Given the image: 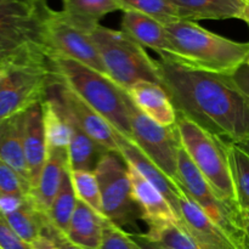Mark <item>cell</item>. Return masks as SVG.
<instances>
[{"mask_svg":"<svg viewBox=\"0 0 249 249\" xmlns=\"http://www.w3.org/2000/svg\"><path fill=\"white\" fill-rule=\"evenodd\" d=\"M44 237H46L48 240H50L53 245L56 246L57 249H82L78 246L73 245L70 240L67 238L65 232H62L61 230H58L56 226H53L50 221H48V224L45 225L43 230Z\"/></svg>","mask_w":249,"mask_h":249,"instance_id":"cell-35","label":"cell"},{"mask_svg":"<svg viewBox=\"0 0 249 249\" xmlns=\"http://www.w3.org/2000/svg\"><path fill=\"white\" fill-rule=\"evenodd\" d=\"M71 124H72V138L68 146V167L71 170L95 172L100 160L108 151L104 150L101 146L97 145L72 121H71Z\"/></svg>","mask_w":249,"mask_h":249,"instance_id":"cell-26","label":"cell"},{"mask_svg":"<svg viewBox=\"0 0 249 249\" xmlns=\"http://www.w3.org/2000/svg\"><path fill=\"white\" fill-rule=\"evenodd\" d=\"M77 202L78 197L75 195L74 187H73L72 179H71V170L68 167L63 174L60 190H58L57 195L53 198V203L48 211L49 221L62 232H67L68 225H70L71 218H72L73 212L77 206Z\"/></svg>","mask_w":249,"mask_h":249,"instance_id":"cell-27","label":"cell"},{"mask_svg":"<svg viewBox=\"0 0 249 249\" xmlns=\"http://www.w3.org/2000/svg\"><path fill=\"white\" fill-rule=\"evenodd\" d=\"M178 178L190 198L211 220L230 235L238 248L242 249L240 207L219 198L213 187L194 164L184 147L180 148L178 156Z\"/></svg>","mask_w":249,"mask_h":249,"instance_id":"cell-10","label":"cell"},{"mask_svg":"<svg viewBox=\"0 0 249 249\" xmlns=\"http://www.w3.org/2000/svg\"><path fill=\"white\" fill-rule=\"evenodd\" d=\"M172 53L167 62L198 72L231 77L247 63L249 43H238L197 24L179 19L165 24Z\"/></svg>","mask_w":249,"mask_h":249,"instance_id":"cell-3","label":"cell"},{"mask_svg":"<svg viewBox=\"0 0 249 249\" xmlns=\"http://www.w3.org/2000/svg\"><path fill=\"white\" fill-rule=\"evenodd\" d=\"M71 179H72V184L78 199L87 203L97 213L102 214L101 192H100L99 181H97L95 172L71 170Z\"/></svg>","mask_w":249,"mask_h":249,"instance_id":"cell-31","label":"cell"},{"mask_svg":"<svg viewBox=\"0 0 249 249\" xmlns=\"http://www.w3.org/2000/svg\"><path fill=\"white\" fill-rule=\"evenodd\" d=\"M114 139L118 146V152L126 162V164L135 168L147 181H150L156 189L162 192L163 196L168 199L175 213L180 219L179 201L185 194V190L181 184H178L174 180L170 179L164 172L155 162L148 158V156L136 145L134 141L119 134L114 130Z\"/></svg>","mask_w":249,"mask_h":249,"instance_id":"cell-13","label":"cell"},{"mask_svg":"<svg viewBox=\"0 0 249 249\" xmlns=\"http://www.w3.org/2000/svg\"><path fill=\"white\" fill-rule=\"evenodd\" d=\"M180 19L196 22L199 19L240 18L245 0H172Z\"/></svg>","mask_w":249,"mask_h":249,"instance_id":"cell-21","label":"cell"},{"mask_svg":"<svg viewBox=\"0 0 249 249\" xmlns=\"http://www.w3.org/2000/svg\"><path fill=\"white\" fill-rule=\"evenodd\" d=\"M240 19H242V21L247 22V23L249 24V0H247V1H246L245 9H243L242 14H241Z\"/></svg>","mask_w":249,"mask_h":249,"instance_id":"cell-40","label":"cell"},{"mask_svg":"<svg viewBox=\"0 0 249 249\" xmlns=\"http://www.w3.org/2000/svg\"><path fill=\"white\" fill-rule=\"evenodd\" d=\"M0 249H1V248H0Z\"/></svg>","mask_w":249,"mask_h":249,"instance_id":"cell-45","label":"cell"},{"mask_svg":"<svg viewBox=\"0 0 249 249\" xmlns=\"http://www.w3.org/2000/svg\"><path fill=\"white\" fill-rule=\"evenodd\" d=\"M41 104L31 107L23 113V150L32 191L38 184L48 156Z\"/></svg>","mask_w":249,"mask_h":249,"instance_id":"cell-16","label":"cell"},{"mask_svg":"<svg viewBox=\"0 0 249 249\" xmlns=\"http://www.w3.org/2000/svg\"><path fill=\"white\" fill-rule=\"evenodd\" d=\"M0 248L1 249H34L33 246L22 240L11 226L0 215Z\"/></svg>","mask_w":249,"mask_h":249,"instance_id":"cell-34","label":"cell"},{"mask_svg":"<svg viewBox=\"0 0 249 249\" xmlns=\"http://www.w3.org/2000/svg\"><path fill=\"white\" fill-rule=\"evenodd\" d=\"M100 249H136L129 233L116 224L106 221L104 229V237Z\"/></svg>","mask_w":249,"mask_h":249,"instance_id":"cell-33","label":"cell"},{"mask_svg":"<svg viewBox=\"0 0 249 249\" xmlns=\"http://www.w3.org/2000/svg\"><path fill=\"white\" fill-rule=\"evenodd\" d=\"M122 11H135L155 18L162 24L179 21V12L172 0H119Z\"/></svg>","mask_w":249,"mask_h":249,"instance_id":"cell-29","label":"cell"},{"mask_svg":"<svg viewBox=\"0 0 249 249\" xmlns=\"http://www.w3.org/2000/svg\"><path fill=\"white\" fill-rule=\"evenodd\" d=\"M95 175L101 192L102 214L119 228L142 219L140 208L133 196L128 165L121 153L107 152L100 160Z\"/></svg>","mask_w":249,"mask_h":249,"instance_id":"cell-8","label":"cell"},{"mask_svg":"<svg viewBox=\"0 0 249 249\" xmlns=\"http://www.w3.org/2000/svg\"><path fill=\"white\" fill-rule=\"evenodd\" d=\"M125 106L130 121L133 140L152 162L172 180L181 184L178 178V156L182 147L177 124L163 126L138 108L125 91Z\"/></svg>","mask_w":249,"mask_h":249,"instance_id":"cell-9","label":"cell"},{"mask_svg":"<svg viewBox=\"0 0 249 249\" xmlns=\"http://www.w3.org/2000/svg\"><path fill=\"white\" fill-rule=\"evenodd\" d=\"M106 221L102 214L78 199L66 236L82 249H100Z\"/></svg>","mask_w":249,"mask_h":249,"instance_id":"cell-19","label":"cell"},{"mask_svg":"<svg viewBox=\"0 0 249 249\" xmlns=\"http://www.w3.org/2000/svg\"><path fill=\"white\" fill-rule=\"evenodd\" d=\"M126 165L133 196L142 214V220L148 225V230L180 220L172 204L163 196L162 192L147 181L135 168Z\"/></svg>","mask_w":249,"mask_h":249,"instance_id":"cell-15","label":"cell"},{"mask_svg":"<svg viewBox=\"0 0 249 249\" xmlns=\"http://www.w3.org/2000/svg\"><path fill=\"white\" fill-rule=\"evenodd\" d=\"M180 221L201 249H240L226 231L206 215L185 194L179 201Z\"/></svg>","mask_w":249,"mask_h":249,"instance_id":"cell-14","label":"cell"},{"mask_svg":"<svg viewBox=\"0 0 249 249\" xmlns=\"http://www.w3.org/2000/svg\"><path fill=\"white\" fill-rule=\"evenodd\" d=\"M129 237L136 249H165L147 233H129Z\"/></svg>","mask_w":249,"mask_h":249,"instance_id":"cell-37","label":"cell"},{"mask_svg":"<svg viewBox=\"0 0 249 249\" xmlns=\"http://www.w3.org/2000/svg\"><path fill=\"white\" fill-rule=\"evenodd\" d=\"M119 10V0H62L61 11L75 26L90 32L102 17Z\"/></svg>","mask_w":249,"mask_h":249,"instance_id":"cell-24","label":"cell"},{"mask_svg":"<svg viewBox=\"0 0 249 249\" xmlns=\"http://www.w3.org/2000/svg\"><path fill=\"white\" fill-rule=\"evenodd\" d=\"M247 65L249 66V57H248V60H247Z\"/></svg>","mask_w":249,"mask_h":249,"instance_id":"cell-42","label":"cell"},{"mask_svg":"<svg viewBox=\"0 0 249 249\" xmlns=\"http://www.w3.org/2000/svg\"><path fill=\"white\" fill-rule=\"evenodd\" d=\"M241 245L249 249V208L241 209Z\"/></svg>","mask_w":249,"mask_h":249,"instance_id":"cell-38","label":"cell"},{"mask_svg":"<svg viewBox=\"0 0 249 249\" xmlns=\"http://www.w3.org/2000/svg\"><path fill=\"white\" fill-rule=\"evenodd\" d=\"M50 62L62 84L99 112L114 130L133 140L125 106V90L119 88L107 75L78 61L50 55Z\"/></svg>","mask_w":249,"mask_h":249,"instance_id":"cell-4","label":"cell"},{"mask_svg":"<svg viewBox=\"0 0 249 249\" xmlns=\"http://www.w3.org/2000/svg\"><path fill=\"white\" fill-rule=\"evenodd\" d=\"M23 113L0 121V160L29 182L23 150Z\"/></svg>","mask_w":249,"mask_h":249,"instance_id":"cell-22","label":"cell"},{"mask_svg":"<svg viewBox=\"0 0 249 249\" xmlns=\"http://www.w3.org/2000/svg\"><path fill=\"white\" fill-rule=\"evenodd\" d=\"M32 246H33L34 249H57L50 240H48L44 236H40Z\"/></svg>","mask_w":249,"mask_h":249,"instance_id":"cell-39","label":"cell"},{"mask_svg":"<svg viewBox=\"0 0 249 249\" xmlns=\"http://www.w3.org/2000/svg\"><path fill=\"white\" fill-rule=\"evenodd\" d=\"M68 168V148L48 147L45 164L32 197L39 208L48 214L49 208L61 187L63 174Z\"/></svg>","mask_w":249,"mask_h":249,"instance_id":"cell-20","label":"cell"},{"mask_svg":"<svg viewBox=\"0 0 249 249\" xmlns=\"http://www.w3.org/2000/svg\"><path fill=\"white\" fill-rule=\"evenodd\" d=\"M177 113V126L181 145L194 164L213 187L219 198L228 203L237 204L226 143L185 114L178 111Z\"/></svg>","mask_w":249,"mask_h":249,"instance_id":"cell-6","label":"cell"},{"mask_svg":"<svg viewBox=\"0 0 249 249\" xmlns=\"http://www.w3.org/2000/svg\"><path fill=\"white\" fill-rule=\"evenodd\" d=\"M146 233L165 249H201L180 220L148 230Z\"/></svg>","mask_w":249,"mask_h":249,"instance_id":"cell-30","label":"cell"},{"mask_svg":"<svg viewBox=\"0 0 249 249\" xmlns=\"http://www.w3.org/2000/svg\"><path fill=\"white\" fill-rule=\"evenodd\" d=\"M99 50L107 77L119 88L128 90L140 82L160 84V73L156 60L148 56L145 48L123 31L97 24L90 31Z\"/></svg>","mask_w":249,"mask_h":249,"instance_id":"cell-5","label":"cell"},{"mask_svg":"<svg viewBox=\"0 0 249 249\" xmlns=\"http://www.w3.org/2000/svg\"><path fill=\"white\" fill-rule=\"evenodd\" d=\"M1 216L12 230L29 245H33L43 235L44 228L49 221L48 214L39 208L32 194L18 208Z\"/></svg>","mask_w":249,"mask_h":249,"instance_id":"cell-23","label":"cell"},{"mask_svg":"<svg viewBox=\"0 0 249 249\" xmlns=\"http://www.w3.org/2000/svg\"><path fill=\"white\" fill-rule=\"evenodd\" d=\"M233 84L237 88L238 91L245 97L246 102L249 106V66L247 63L238 68L232 75H231Z\"/></svg>","mask_w":249,"mask_h":249,"instance_id":"cell-36","label":"cell"},{"mask_svg":"<svg viewBox=\"0 0 249 249\" xmlns=\"http://www.w3.org/2000/svg\"><path fill=\"white\" fill-rule=\"evenodd\" d=\"M46 44L50 55L78 61L107 75L90 32L72 23L62 11L51 10L46 19Z\"/></svg>","mask_w":249,"mask_h":249,"instance_id":"cell-11","label":"cell"},{"mask_svg":"<svg viewBox=\"0 0 249 249\" xmlns=\"http://www.w3.org/2000/svg\"><path fill=\"white\" fill-rule=\"evenodd\" d=\"M31 194V184L14 168L0 160V196L23 198Z\"/></svg>","mask_w":249,"mask_h":249,"instance_id":"cell-32","label":"cell"},{"mask_svg":"<svg viewBox=\"0 0 249 249\" xmlns=\"http://www.w3.org/2000/svg\"><path fill=\"white\" fill-rule=\"evenodd\" d=\"M236 145V143H235ZM237 146H240L241 148H243V150L246 151V152H248L249 153V139L247 141H245V142H242V143H238Z\"/></svg>","mask_w":249,"mask_h":249,"instance_id":"cell-41","label":"cell"},{"mask_svg":"<svg viewBox=\"0 0 249 249\" xmlns=\"http://www.w3.org/2000/svg\"><path fill=\"white\" fill-rule=\"evenodd\" d=\"M226 147L237 204L240 209L249 208V153L235 143H229Z\"/></svg>","mask_w":249,"mask_h":249,"instance_id":"cell-28","label":"cell"},{"mask_svg":"<svg viewBox=\"0 0 249 249\" xmlns=\"http://www.w3.org/2000/svg\"><path fill=\"white\" fill-rule=\"evenodd\" d=\"M245 1H247V0H245Z\"/></svg>","mask_w":249,"mask_h":249,"instance_id":"cell-44","label":"cell"},{"mask_svg":"<svg viewBox=\"0 0 249 249\" xmlns=\"http://www.w3.org/2000/svg\"><path fill=\"white\" fill-rule=\"evenodd\" d=\"M48 95H51L60 102L68 118L77 124L97 145L108 152H118V146L114 139V129L99 112L80 99L74 91L58 82L51 87Z\"/></svg>","mask_w":249,"mask_h":249,"instance_id":"cell-12","label":"cell"},{"mask_svg":"<svg viewBox=\"0 0 249 249\" xmlns=\"http://www.w3.org/2000/svg\"><path fill=\"white\" fill-rule=\"evenodd\" d=\"M141 112L163 126L177 124L178 113L169 94L160 84L140 82L125 90Z\"/></svg>","mask_w":249,"mask_h":249,"instance_id":"cell-17","label":"cell"},{"mask_svg":"<svg viewBox=\"0 0 249 249\" xmlns=\"http://www.w3.org/2000/svg\"><path fill=\"white\" fill-rule=\"evenodd\" d=\"M160 85L178 112L191 118L224 143L249 139V106L231 77L198 72L157 61Z\"/></svg>","mask_w":249,"mask_h":249,"instance_id":"cell-1","label":"cell"},{"mask_svg":"<svg viewBox=\"0 0 249 249\" xmlns=\"http://www.w3.org/2000/svg\"><path fill=\"white\" fill-rule=\"evenodd\" d=\"M48 0L0 2V73L50 61L46 44Z\"/></svg>","mask_w":249,"mask_h":249,"instance_id":"cell-2","label":"cell"},{"mask_svg":"<svg viewBox=\"0 0 249 249\" xmlns=\"http://www.w3.org/2000/svg\"><path fill=\"white\" fill-rule=\"evenodd\" d=\"M122 31L138 41L143 48H150L168 60L172 53L169 36L164 24L155 18L135 11H124L122 18Z\"/></svg>","mask_w":249,"mask_h":249,"instance_id":"cell-18","label":"cell"},{"mask_svg":"<svg viewBox=\"0 0 249 249\" xmlns=\"http://www.w3.org/2000/svg\"><path fill=\"white\" fill-rule=\"evenodd\" d=\"M1 1H4V0H0V2H1Z\"/></svg>","mask_w":249,"mask_h":249,"instance_id":"cell-43","label":"cell"},{"mask_svg":"<svg viewBox=\"0 0 249 249\" xmlns=\"http://www.w3.org/2000/svg\"><path fill=\"white\" fill-rule=\"evenodd\" d=\"M41 107L48 147L68 148L72 138V124L60 102L51 95H48Z\"/></svg>","mask_w":249,"mask_h":249,"instance_id":"cell-25","label":"cell"},{"mask_svg":"<svg viewBox=\"0 0 249 249\" xmlns=\"http://www.w3.org/2000/svg\"><path fill=\"white\" fill-rule=\"evenodd\" d=\"M58 82L50 61L7 71L0 78V121L41 104Z\"/></svg>","mask_w":249,"mask_h":249,"instance_id":"cell-7","label":"cell"}]
</instances>
